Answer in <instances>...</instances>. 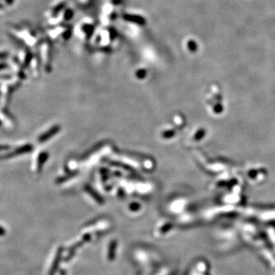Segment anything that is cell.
Segmentation results:
<instances>
[{
    "mask_svg": "<svg viewBox=\"0 0 275 275\" xmlns=\"http://www.w3.org/2000/svg\"><path fill=\"white\" fill-rule=\"evenodd\" d=\"M117 241H112L109 243L108 247V252H107V258L110 261H113L116 258V253L117 250Z\"/></svg>",
    "mask_w": 275,
    "mask_h": 275,
    "instance_id": "2",
    "label": "cell"
},
{
    "mask_svg": "<svg viewBox=\"0 0 275 275\" xmlns=\"http://www.w3.org/2000/svg\"><path fill=\"white\" fill-rule=\"evenodd\" d=\"M188 46H189V48L191 49V50H196V44L194 41H190L188 43Z\"/></svg>",
    "mask_w": 275,
    "mask_h": 275,
    "instance_id": "3",
    "label": "cell"
},
{
    "mask_svg": "<svg viewBox=\"0 0 275 275\" xmlns=\"http://www.w3.org/2000/svg\"><path fill=\"white\" fill-rule=\"evenodd\" d=\"M3 235H5V230H4V228H2V227H0V236H3Z\"/></svg>",
    "mask_w": 275,
    "mask_h": 275,
    "instance_id": "4",
    "label": "cell"
},
{
    "mask_svg": "<svg viewBox=\"0 0 275 275\" xmlns=\"http://www.w3.org/2000/svg\"><path fill=\"white\" fill-rule=\"evenodd\" d=\"M62 252H63V248L61 247H59L56 250V253L54 254V258H53L51 265L50 268H49L48 274L49 275H54L55 271H57V268L59 266V264H60V259L62 257Z\"/></svg>",
    "mask_w": 275,
    "mask_h": 275,
    "instance_id": "1",
    "label": "cell"
},
{
    "mask_svg": "<svg viewBox=\"0 0 275 275\" xmlns=\"http://www.w3.org/2000/svg\"><path fill=\"white\" fill-rule=\"evenodd\" d=\"M59 275H65V273L64 272V271H61V272H60V274H59Z\"/></svg>",
    "mask_w": 275,
    "mask_h": 275,
    "instance_id": "5",
    "label": "cell"
}]
</instances>
